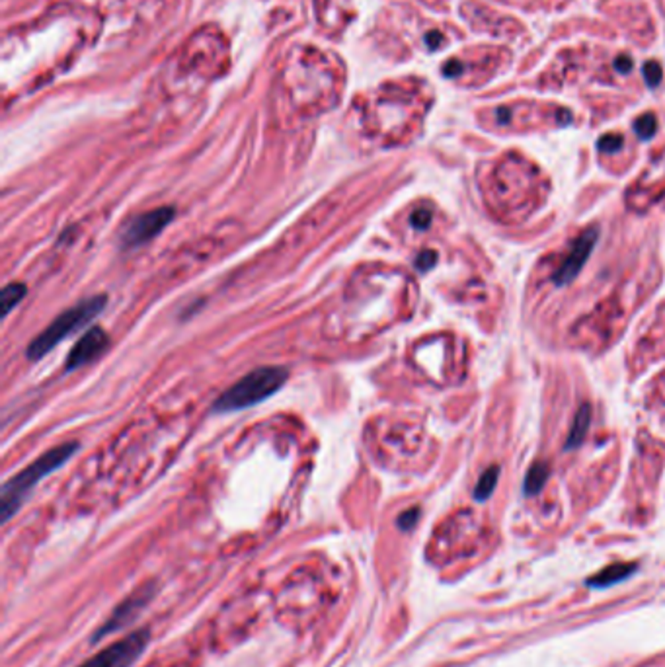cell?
Returning a JSON list of instances; mask_svg holds the SVG:
<instances>
[{
    "instance_id": "1",
    "label": "cell",
    "mask_w": 665,
    "mask_h": 667,
    "mask_svg": "<svg viewBox=\"0 0 665 667\" xmlns=\"http://www.w3.org/2000/svg\"><path fill=\"white\" fill-rule=\"evenodd\" d=\"M101 14L94 0H57L32 22L10 29L3 41L4 96L29 94L94 45Z\"/></svg>"
},
{
    "instance_id": "2",
    "label": "cell",
    "mask_w": 665,
    "mask_h": 667,
    "mask_svg": "<svg viewBox=\"0 0 665 667\" xmlns=\"http://www.w3.org/2000/svg\"><path fill=\"white\" fill-rule=\"evenodd\" d=\"M345 82L344 61L332 51L296 44L283 59L281 86L299 110H330L340 100Z\"/></svg>"
},
{
    "instance_id": "3",
    "label": "cell",
    "mask_w": 665,
    "mask_h": 667,
    "mask_svg": "<svg viewBox=\"0 0 665 667\" xmlns=\"http://www.w3.org/2000/svg\"><path fill=\"white\" fill-rule=\"evenodd\" d=\"M231 44L219 28L203 26L193 32L170 59L166 82L174 86L213 85L231 70Z\"/></svg>"
},
{
    "instance_id": "4",
    "label": "cell",
    "mask_w": 665,
    "mask_h": 667,
    "mask_svg": "<svg viewBox=\"0 0 665 667\" xmlns=\"http://www.w3.org/2000/svg\"><path fill=\"white\" fill-rule=\"evenodd\" d=\"M77 449V443L53 447L39 459H36L34 463L26 467L22 472H18L14 478L8 480L3 490H0V517H3V523L12 517L18 508L22 506V501L29 494V490H32L39 480H44L49 472H53L61 465L67 463Z\"/></svg>"
},
{
    "instance_id": "5",
    "label": "cell",
    "mask_w": 665,
    "mask_h": 667,
    "mask_svg": "<svg viewBox=\"0 0 665 667\" xmlns=\"http://www.w3.org/2000/svg\"><path fill=\"white\" fill-rule=\"evenodd\" d=\"M288 369L283 367H260L255 371L244 375L237 385L224 391L217 403L213 404L215 412H237L264 403L265 398L275 395L288 381Z\"/></svg>"
},
{
    "instance_id": "6",
    "label": "cell",
    "mask_w": 665,
    "mask_h": 667,
    "mask_svg": "<svg viewBox=\"0 0 665 667\" xmlns=\"http://www.w3.org/2000/svg\"><path fill=\"white\" fill-rule=\"evenodd\" d=\"M511 53L506 47H480L466 55L451 57L442 67L445 78L458 85H484L509 65Z\"/></svg>"
},
{
    "instance_id": "7",
    "label": "cell",
    "mask_w": 665,
    "mask_h": 667,
    "mask_svg": "<svg viewBox=\"0 0 665 667\" xmlns=\"http://www.w3.org/2000/svg\"><path fill=\"white\" fill-rule=\"evenodd\" d=\"M106 306V297L98 295V297H90V299L80 301L78 305L70 306L69 311L63 314H59L53 322H51L45 330L39 334L36 340L28 346V357L29 359H39L45 354H49L53 347L65 340L69 334H73L78 330L80 326H85L90 322L92 318L104 311Z\"/></svg>"
},
{
    "instance_id": "8",
    "label": "cell",
    "mask_w": 665,
    "mask_h": 667,
    "mask_svg": "<svg viewBox=\"0 0 665 667\" xmlns=\"http://www.w3.org/2000/svg\"><path fill=\"white\" fill-rule=\"evenodd\" d=\"M149 639L150 632L147 629L131 632L126 639L109 644L108 648L98 652L94 658L86 660L78 667H131L141 658L142 652H145L149 646Z\"/></svg>"
},
{
    "instance_id": "9",
    "label": "cell",
    "mask_w": 665,
    "mask_h": 667,
    "mask_svg": "<svg viewBox=\"0 0 665 667\" xmlns=\"http://www.w3.org/2000/svg\"><path fill=\"white\" fill-rule=\"evenodd\" d=\"M174 215H176L174 207H158L131 219L124 229V234H121V244L126 248H137L141 244H147L166 229V224L174 219Z\"/></svg>"
},
{
    "instance_id": "10",
    "label": "cell",
    "mask_w": 665,
    "mask_h": 667,
    "mask_svg": "<svg viewBox=\"0 0 665 667\" xmlns=\"http://www.w3.org/2000/svg\"><path fill=\"white\" fill-rule=\"evenodd\" d=\"M316 22L330 37L342 36L355 20L353 0H314Z\"/></svg>"
},
{
    "instance_id": "11",
    "label": "cell",
    "mask_w": 665,
    "mask_h": 667,
    "mask_svg": "<svg viewBox=\"0 0 665 667\" xmlns=\"http://www.w3.org/2000/svg\"><path fill=\"white\" fill-rule=\"evenodd\" d=\"M597 240H599V231L596 227H591V229H588L586 232H581L578 236L576 242L572 244L566 260L560 264L558 272L555 273V283L556 285H566V283L576 280V275L581 272L583 264L588 262L593 248H596Z\"/></svg>"
},
{
    "instance_id": "12",
    "label": "cell",
    "mask_w": 665,
    "mask_h": 667,
    "mask_svg": "<svg viewBox=\"0 0 665 667\" xmlns=\"http://www.w3.org/2000/svg\"><path fill=\"white\" fill-rule=\"evenodd\" d=\"M463 14L478 32H488L494 36H514L523 29L515 20L501 18L498 16V12H490L486 6H480L474 3H466L463 6Z\"/></svg>"
},
{
    "instance_id": "13",
    "label": "cell",
    "mask_w": 665,
    "mask_h": 667,
    "mask_svg": "<svg viewBox=\"0 0 665 667\" xmlns=\"http://www.w3.org/2000/svg\"><path fill=\"white\" fill-rule=\"evenodd\" d=\"M106 346H108V334L98 326L90 328V330L75 344L73 350H70L67 357V371H73V369H78L90 362H94V359L100 357L101 352L106 350Z\"/></svg>"
},
{
    "instance_id": "14",
    "label": "cell",
    "mask_w": 665,
    "mask_h": 667,
    "mask_svg": "<svg viewBox=\"0 0 665 667\" xmlns=\"http://www.w3.org/2000/svg\"><path fill=\"white\" fill-rule=\"evenodd\" d=\"M152 593H155L152 590H139L137 593H133L131 598H129L126 603H121L119 607L116 609L114 617H111V619L104 624V627L100 629V632L96 634V640L101 639V636L108 634V632L118 630V629L121 627V624H126L129 619L135 617V614L142 609V605H145V603L152 598Z\"/></svg>"
},
{
    "instance_id": "15",
    "label": "cell",
    "mask_w": 665,
    "mask_h": 667,
    "mask_svg": "<svg viewBox=\"0 0 665 667\" xmlns=\"http://www.w3.org/2000/svg\"><path fill=\"white\" fill-rule=\"evenodd\" d=\"M637 570H638V564H634V562L609 564L607 568H603L601 572L596 573V576H591L586 582V586L591 590H607V588L617 586V583L624 580H629Z\"/></svg>"
},
{
    "instance_id": "16",
    "label": "cell",
    "mask_w": 665,
    "mask_h": 667,
    "mask_svg": "<svg viewBox=\"0 0 665 667\" xmlns=\"http://www.w3.org/2000/svg\"><path fill=\"white\" fill-rule=\"evenodd\" d=\"M591 424V406L586 403L578 408V412L574 416V422H572L570 434L566 437V449H578L583 439H586V434Z\"/></svg>"
},
{
    "instance_id": "17",
    "label": "cell",
    "mask_w": 665,
    "mask_h": 667,
    "mask_svg": "<svg viewBox=\"0 0 665 667\" xmlns=\"http://www.w3.org/2000/svg\"><path fill=\"white\" fill-rule=\"evenodd\" d=\"M548 476H550V465L542 463V460H537V463L529 468L525 476V484H523L525 496L539 494V492L545 488Z\"/></svg>"
},
{
    "instance_id": "18",
    "label": "cell",
    "mask_w": 665,
    "mask_h": 667,
    "mask_svg": "<svg viewBox=\"0 0 665 667\" xmlns=\"http://www.w3.org/2000/svg\"><path fill=\"white\" fill-rule=\"evenodd\" d=\"M498 480H499V467L494 465L484 470V475L480 476L478 484L474 488V500L478 501H486L490 496H492V492L496 490L498 486Z\"/></svg>"
},
{
    "instance_id": "19",
    "label": "cell",
    "mask_w": 665,
    "mask_h": 667,
    "mask_svg": "<svg viewBox=\"0 0 665 667\" xmlns=\"http://www.w3.org/2000/svg\"><path fill=\"white\" fill-rule=\"evenodd\" d=\"M26 297V287L22 283H10L3 289L0 295V303H3V314L6 316L14 306Z\"/></svg>"
},
{
    "instance_id": "20",
    "label": "cell",
    "mask_w": 665,
    "mask_h": 667,
    "mask_svg": "<svg viewBox=\"0 0 665 667\" xmlns=\"http://www.w3.org/2000/svg\"><path fill=\"white\" fill-rule=\"evenodd\" d=\"M634 131L640 139H652L658 131V118L653 114H642L637 121H634Z\"/></svg>"
},
{
    "instance_id": "21",
    "label": "cell",
    "mask_w": 665,
    "mask_h": 667,
    "mask_svg": "<svg viewBox=\"0 0 665 667\" xmlns=\"http://www.w3.org/2000/svg\"><path fill=\"white\" fill-rule=\"evenodd\" d=\"M622 145H624V137L619 135V133H607V135H603L597 141L599 150L605 152V155H612V152H617Z\"/></svg>"
},
{
    "instance_id": "22",
    "label": "cell",
    "mask_w": 665,
    "mask_h": 667,
    "mask_svg": "<svg viewBox=\"0 0 665 667\" xmlns=\"http://www.w3.org/2000/svg\"><path fill=\"white\" fill-rule=\"evenodd\" d=\"M642 75H644V78H646L648 86L656 88L661 82V77H663L661 65L658 63V61H648V63L644 65V69H642Z\"/></svg>"
},
{
    "instance_id": "23",
    "label": "cell",
    "mask_w": 665,
    "mask_h": 667,
    "mask_svg": "<svg viewBox=\"0 0 665 667\" xmlns=\"http://www.w3.org/2000/svg\"><path fill=\"white\" fill-rule=\"evenodd\" d=\"M418 519H419V509L418 508L408 509L401 517H398V527H401L402 531H410L418 523Z\"/></svg>"
},
{
    "instance_id": "24",
    "label": "cell",
    "mask_w": 665,
    "mask_h": 667,
    "mask_svg": "<svg viewBox=\"0 0 665 667\" xmlns=\"http://www.w3.org/2000/svg\"><path fill=\"white\" fill-rule=\"evenodd\" d=\"M412 227L414 229H419V231H426L429 227V223H432V213H429L427 209H418L412 213Z\"/></svg>"
},
{
    "instance_id": "25",
    "label": "cell",
    "mask_w": 665,
    "mask_h": 667,
    "mask_svg": "<svg viewBox=\"0 0 665 667\" xmlns=\"http://www.w3.org/2000/svg\"><path fill=\"white\" fill-rule=\"evenodd\" d=\"M435 262H437V254L432 252V250H426V252H422V254L418 256L416 268H418L419 272H427V270H432V268H434Z\"/></svg>"
},
{
    "instance_id": "26",
    "label": "cell",
    "mask_w": 665,
    "mask_h": 667,
    "mask_svg": "<svg viewBox=\"0 0 665 667\" xmlns=\"http://www.w3.org/2000/svg\"><path fill=\"white\" fill-rule=\"evenodd\" d=\"M634 69V61H632V57L630 55H627V53H620V55H617L615 57V70H617V73L619 75H622V77H627L629 73H630V70Z\"/></svg>"
},
{
    "instance_id": "27",
    "label": "cell",
    "mask_w": 665,
    "mask_h": 667,
    "mask_svg": "<svg viewBox=\"0 0 665 667\" xmlns=\"http://www.w3.org/2000/svg\"><path fill=\"white\" fill-rule=\"evenodd\" d=\"M427 47L429 49H439V47H443V44H445V37L442 36V34H439V32H432V34H429L427 36Z\"/></svg>"
}]
</instances>
